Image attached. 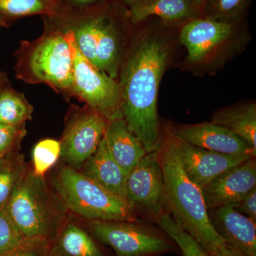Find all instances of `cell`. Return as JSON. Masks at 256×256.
I'll list each match as a JSON object with an SVG mask.
<instances>
[{"mask_svg":"<svg viewBox=\"0 0 256 256\" xmlns=\"http://www.w3.org/2000/svg\"><path fill=\"white\" fill-rule=\"evenodd\" d=\"M102 16L82 24L80 28L74 31L76 42L80 53L95 66L96 48Z\"/></svg>","mask_w":256,"mask_h":256,"instance_id":"cell-25","label":"cell"},{"mask_svg":"<svg viewBox=\"0 0 256 256\" xmlns=\"http://www.w3.org/2000/svg\"><path fill=\"white\" fill-rule=\"evenodd\" d=\"M25 134L24 124L9 126L0 124V159L15 151Z\"/></svg>","mask_w":256,"mask_h":256,"instance_id":"cell-29","label":"cell"},{"mask_svg":"<svg viewBox=\"0 0 256 256\" xmlns=\"http://www.w3.org/2000/svg\"><path fill=\"white\" fill-rule=\"evenodd\" d=\"M50 242L40 239H26L18 248L0 256H46Z\"/></svg>","mask_w":256,"mask_h":256,"instance_id":"cell-30","label":"cell"},{"mask_svg":"<svg viewBox=\"0 0 256 256\" xmlns=\"http://www.w3.org/2000/svg\"><path fill=\"white\" fill-rule=\"evenodd\" d=\"M169 56V45L164 38L143 37L130 54L118 82L122 118L146 153L159 152L162 148L158 97Z\"/></svg>","mask_w":256,"mask_h":256,"instance_id":"cell-1","label":"cell"},{"mask_svg":"<svg viewBox=\"0 0 256 256\" xmlns=\"http://www.w3.org/2000/svg\"><path fill=\"white\" fill-rule=\"evenodd\" d=\"M2 82V78H1V75H0V84H1Z\"/></svg>","mask_w":256,"mask_h":256,"instance_id":"cell-36","label":"cell"},{"mask_svg":"<svg viewBox=\"0 0 256 256\" xmlns=\"http://www.w3.org/2000/svg\"><path fill=\"white\" fill-rule=\"evenodd\" d=\"M26 169L24 156L18 152H12L0 159V208L6 207Z\"/></svg>","mask_w":256,"mask_h":256,"instance_id":"cell-21","label":"cell"},{"mask_svg":"<svg viewBox=\"0 0 256 256\" xmlns=\"http://www.w3.org/2000/svg\"><path fill=\"white\" fill-rule=\"evenodd\" d=\"M249 0H204L202 10L204 18L236 24L244 16Z\"/></svg>","mask_w":256,"mask_h":256,"instance_id":"cell-24","label":"cell"},{"mask_svg":"<svg viewBox=\"0 0 256 256\" xmlns=\"http://www.w3.org/2000/svg\"><path fill=\"white\" fill-rule=\"evenodd\" d=\"M126 202L134 212L156 222L168 210L159 152L146 153L126 176Z\"/></svg>","mask_w":256,"mask_h":256,"instance_id":"cell-8","label":"cell"},{"mask_svg":"<svg viewBox=\"0 0 256 256\" xmlns=\"http://www.w3.org/2000/svg\"><path fill=\"white\" fill-rule=\"evenodd\" d=\"M156 223L176 242L184 256H212L176 223L168 212L162 216Z\"/></svg>","mask_w":256,"mask_h":256,"instance_id":"cell-23","label":"cell"},{"mask_svg":"<svg viewBox=\"0 0 256 256\" xmlns=\"http://www.w3.org/2000/svg\"><path fill=\"white\" fill-rule=\"evenodd\" d=\"M32 106L21 94L9 89L0 92V124L23 126L32 118Z\"/></svg>","mask_w":256,"mask_h":256,"instance_id":"cell-22","label":"cell"},{"mask_svg":"<svg viewBox=\"0 0 256 256\" xmlns=\"http://www.w3.org/2000/svg\"><path fill=\"white\" fill-rule=\"evenodd\" d=\"M159 156L168 210L176 223L213 256L226 242L212 225L201 188L188 178L164 133Z\"/></svg>","mask_w":256,"mask_h":256,"instance_id":"cell-2","label":"cell"},{"mask_svg":"<svg viewBox=\"0 0 256 256\" xmlns=\"http://www.w3.org/2000/svg\"><path fill=\"white\" fill-rule=\"evenodd\" d=\"M6 210L26 239L52 242L65 224L66 208L60 196L50 191L44 176L28 168Z\"/></svg>","mask_w":256,"mask_h":256,"instance_id":"cell-3","label":"cell"},{"mask_svg":"<svg viewBox=\"0 0 256 256\" xmlns=\"http://www.w3.org/2000/svg\"><path fill=\"white\" fill-rule=\"evenodd\" d=\"M119 40L114 22L102 16L96 48V66L101 72L116 79L118 66Z\"/></svg>","mask_w":256,"mask_h":256,"instance_id":"cell-20","label":"cell"},{"mask_svg":"<svg viewBox=\"0 0 256 256\" xmlns=\"http://www.w3.org/2000/svg\"><path fill=\"white\" fill-rule=\"evenodd\" d=\"M164 134L176 151L185 173L200 188L230 168L255 158L228 156L192 146L176 136L170 128L165 130Z\"/></svg>","mask_w":256,"mask_h":256,"instance_id":"cell-9","label":"cell"},{"mask_svg":"<svg viewBox=\"0 0 256 256\" xmlns=\"http://www.w3.org/2000/svg\"><path fill=\"white\" fill-rule=\"evenodd\" d=\"M60 142L54 139L42 140L37 143L32 152L34 172L44 176L45 173L60 159Z\"/></svg>","mask_w":256,"mask_h":256,"instance_id":"cell-26","label":"cell"},{"mask_svg":"<svg viewBox=\"0 0 256 256\" xmlns=\"http://www.w3.org/2000/svg\"><path fill=\"white\" fill-rule=\"evenodd\" d=\"M212 256H244L240 252L230 247L228 244H224L217 249Z\"/></svg>","mask_w":256,"mask_h":256,"instance_id":"cell-32","label":"cell"},{"mask_svg":"<svg viewBox=\"0 0 256 256\" xmlns=\"http://www.w3.org/2000/svg\"><path fill=\"white\" fill-rule=\"evenodd\" d=\"M50 8V0H0V14L8 16L46 12Z\"/></svg>","mask_w":256,"mask_h":256,"instance_id":"cell-28","label":"cell"},{"mask_svg":"<svg viewBox=\"0 0 256 256\" xmlns=\"http://www.w3.org/2000/svg\"><path fill=\"white\" fill-rule=\"evenodd\" d=\"M76 3H78V4H86V3H90L92 2H95L96 0H72Z\"/></svg>","mask_w":256,"mask_h":256,"instance_id":"cell-34","label":"cell"},{"mask_svg":"<svg viewBox=\"0 0 256 256\" xmlns=\"http://www.w3.org/2000/svg\"><path fill=\"white\" fill-rule=\"evenodd\" d=\"M24 63L34 82H44L56 90H73V60L64 34L52 33L36 41Z\"/></svg>","mask_w":256,"mask_h":256,"instance_id":"cell-7","label":"cell"},{"mask_svg":"<svg viewBox=\"0 0 256 256\" xmlns=\"http://www.w3.org/2000/svg\"><path fill=\"white\" fill-rule=\"evenodd\" d=\"M107 124L105 118L92 110L70 120L60 142V158L67 166L75 170L82 168L97 150Z\"/></svg>","mask_w":256,"mask_h":256,"instance_id":"cell-10","label":"cell"},{"mask_svg":"<svg viewBox=\"0 0 256 256\" xmlns=\"http://www.w3.org/2000/svg\"><path fill=\"white\" fill-rule=\"evenodd\" d=\"M185 142L220 154L256 158V150L224 126L206 122L178 124L171 129Z\"/></svg>","mask_w":256,"mask_h":256,"instance_id":"cell-12","label":"cell"},{"mask_svg":"<svg viewBox=\"0 0 256 256\" xmlns=\"http://www.w3.org/2000/svg\"><path fill=\"white\" fill-rule=\"evenodd\" d=\"M104 137L111 156L126 176L146 156L142 142L128 129L122 117L108 121Z\"/></svg>","mask_w":256,"mask_h":256,"instance_id":"cell-15","label":"cell"},{"mask_svg":"<svg viewBox=\"0 0 256 256\" xmlns=\"http://www.w3.org/2000/svg\"><path fill=\"white\" fill-rule=\"evenodd\" d=\"M200 12L192 0H139L130 5L128 18L134 24L150 16H158L165 22L176 24L196 18Z\"/></svg>","mask_w":256,"mask_h":256,"instance_id":"cell-16","label":"cell"},{"mask_svg":"<svg viewBox=\"0 0 256 256\" xmlns=\"http://www.w3.org/2000/svg\"><path fill=\"white\" fill-rule=\"evenodd\" d=\"M235 24L196 18L184 25L180 41L188 50L186 62L200 64L206 62L217 50L228 43L234 33Z\"/></svg>","mask_w":256,"mask_h":256,"instance_id":"cell-11","label":"cell"},{"mask_svg":"<svg viewBox=\"0 0 256 256\" xmlns=\"http://www.w3.org/2000/svg\"><path fill=\"white\" fill-rule=\"evenodd\" d=\"M54 186L66 208L88 222L136 220V212L126 200L78 170L64 166L56 178Z\"/></svg>","mask_w":256,"mask_h":256,"instance_id":"cell-4","label":"cell"},{"mask_svg":"<svg viewBox=\"0 0 256 256\" xmlns=\"http://www.w3.org/2000/svg\"><path fill=\"white\" fill-rule=\"evenodd\" d=\"M87 226L98 242L114 250V256H159L178 246L162 230L134 222L92 220Z\"/></svg>","mask_w":256,"mask_h":256,"instance_id":"cell-5","label":"cell"},{"mask_svg":"<svg viewBox=\"0 0 256 256\" xmlns=\"http://www.w3.org/2000/svg\"><path fill=\"white\" fill-rule=\"evenodd\" d=\"M212 122L228 128L256 150V102L218 110L214 114Z\"/></svg>","mask_w":256,"mask_h":256,"instance_id":"cell-19","label":"cell"},{"mask_svg":"<svg viewBox=\"0 0 256 256\" xmlns=\"http://www.w3.org/2000/svg\"><path fill=\"white\" fill-rule=\"evenodd\" d=\"M124 2L126 3V4L130 5L134 4L136 2L139 1V0H122Z\"/></svg>","mask_w":256,"mask_h":256,"instance_id":"cell-35","label":"cell"},{"mask_svg":"<svg viewBox=\"0 0 256 256\" xmlns=\"http://www.w3.org/2000/svg\"><path fill=\"white\" fill-rule=\"evenodd\" d=\"M73 60V90L90 108L108 121L122 117L118 82L87 60L79 50L74 31L64 34Z\"/></svg>","mask_w":256,"mask_h":256,"instance_id":"cell-6","label":"cell"},{"mask_svg":"<svg viewBox=\"0 0 256 256\" xmlns=\"http://www.w3.org/2000/svg\"><path fill=\"white\" fill-rule=\"evenodd\" d=\"M26 240L13 222L6 207L0 208V256L12 252Z\"/></svg>","mask_w":256,"mask_h":256,"instance_id":"cell-27","label":"cell"},{"mask_svg":"<svg viewBox=\"0 0 256 256\" xmlns=\"http://www.w3.org/2000/svg\"><path fill=\"white\" fill-rule=\"evenodd\" d=\"M210 210L212 225L226 244L244 256H256L255 220L238 212L233 204Z\"/></svg>","mask_w":256,"mask_h":256,"instance_id":"cell-14","label":"cell"},{"mask_svg":"<svg viewBox=\"0 0 256 256\" xmlns=\"http://www.w3.org/2000/svg\"><path fill=\"white\" fill-rule=\"evenodd\" d=\"M236 208L242 214L256 222V186L252 188L242 201L236 204Z\"/></svg>","mask_w":256,"mask_h":256,"instance_id":"cell-31","label":"cell"},{"mask_svg":"<svg viewBox=\"0 0 256 256\" xmlns=\"http://www.w3.org/2000/svg\"><path fill=\"white\" fill-rule=\"evenodd\" d=\"M192 1L194 6L200 12V10H202V8H203L204 0H192Z\"/></svg>","mask_w":256,"mask_h":256,"instance_id":"cell-33","label":"cell"},{"mask_svg":"<svg viewBox=\"0 0 256 256\" xmlns=\"http://www.w3.org/2000/svg\"><path fill=\"white\" fill-rule=\"evenodd\" d=\"M256 186L255 158L242 162L201 188L208 210L237 204Z\"/></svg>","mask_w":256,"mask_h":256,"instance_id":"cell-13","label":"cell"},{"mask_svg":"<svg viewBox=\"0 0 256 256\" xmlns=\"http://www.w3.org/2000/svg\"><path fill=\"white\" fill-rule=\"evenodd\" d=\"M82 173L126 200V174L111 156L104 137L94 154L82 165Z\"/></svg>","mask_w":256,"mask_h":256,"instance_id":"cell-17","label":"cell"},{"mask_svg":"<svg viewBox=\"0 0 256 256\" xmlns=\"http://www.w3.org/2000/svg\"><path fill=\"white\" fill-rule=\"evenodd\" d=\"M98 242L78 224L68 222L50 242L46 256H110Z\"/></svg>","mask_w":256,"mask_h":256,"instance_id":"cell-18","label":"cell"}]
</instances>
